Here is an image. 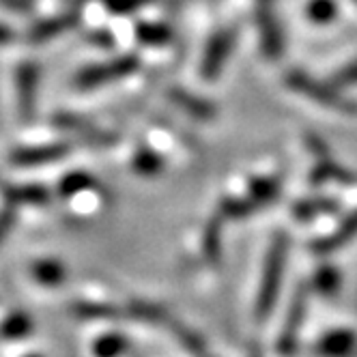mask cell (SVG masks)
Wrapping results in <instances>:
<instances>
[{"instance_id": "6da1fadb", "label": "cell", "mask_w": 357, "mask_h": 357, "mask_svg": "<svg viewBox=\"0 0 357 357\" xmlns=\"http://www.w3.org/2000/svg\"><path fill=\"white\" fill-rule=\"evenodd\" d=\"M287 259H289V235L280 231L273 235L271 245L267 250V257H265L261 289H259V297H257V308H254L257 319H267L269 312L273 310L275 299L280 295V289H282Z\"/></svg>"}, {"instance_id": "7a4b0ae2", "label": "cell", "mask_w": 357, "mask_h": 357, "mask_svg": "<svg viewBox=\"0 0 357 357\" xmlns=\"http://www.w3.org/2000/svg\"><path fill=\"white\" fill-rule=\"evenodd\" d=\"M287 86L303 97L312 99L314 104L327 108V110H334V112H340V114H347V116H355L357 114V104L351 101L349 97H344L340 93L338 86H334L331 82H321V80H314L310 78L308 73H303L299 69H291L284 78Z\"/></svg>"}, {"instance_id": "3957f363", "label": "cell", "mask_w": 357, "mask_h": 357, "mask_svg": "<svg viewBox=\"0 0 357 357\" xmlns=\"http://www.w3.org/2000/svg\"><path fill=\"white\" fill-rule=\"evenodd\" d=\"M136 69H138V59L132 56V54H127V56H119V59H114L110 63H101V65H93V67L82 69L73 78V84L78 89H82V91H89V89H95V86H101V84L127 78V75H132Z\"/></svg>"}, {"instance_id": "277c9868", "label": "cell", "mask_w": 357, "mask_h": 357, "mask_svg": "<svg viewBox=\"0 0 357 357\" xmlns=\"http://www.w3.org/2000/svg\"><path fill=\"white\" fill-rule=\"evenodd\" d=\"M235 41H237V31L235 29L218 31L209 39L205 56H202V63H200L202 80H215L218 75L222 73L224 63L228 61V56H231L233 50H235Z\"/></svg>"}, {"instance_id": "5b68a950", "label": "cell", "mask_w": 357, "mask_h": 357, "mask_svg": "<svg viewBox=\"0 0 357 357\" xmlns=\"http://www.w3.org/2000/svg\"><path fill=\"white\" fill-rule=\"evenodd\" d=\"M305 308H308V291L305 287H299L297 293L291 299L289 312L282 325V334L278 338V353L280 355H293L297 351V342H299V331L305 319Z\"/></svg>"}, {"instance_id": "8992f818", "label": "cell", "mask_w": 357, "mask_h": 357, "mask_svg": "<svg viewBox=\"0 0 357 357\" xmlns=\"http://www.w3.org/2000/svg\"><path fill=\"white\" fill-rule=\"evenodd\" d=\"M17 84V106L24 121H33L35 104H37V89H39V67L35 63H24L15 71Z\"/></svg>"}, {"instance_id": "52a82bcc", "label": "cell", "mask_w": 357, "mask_h": 357, "mask_svg": "<svg viewBox=\"0 0 357 357\" xmlns=\"http://www.w3.org/2000/svg\"><path fill=\"white\" fill-rule=\"evenodd\" d=\"M259 31H261V47L269 61H278L284 52V37L280 29L278 17L271 11V3H259Z\"/></svg>"}, {"instance_id": "ba28073f", "label": "cell", "mask_w": 357, "mask_h": 357, "mask_svg": "<svg viewBox=\"0 0 357 357\" xmlns=\"http://www.w3.org/2000/svg\"><path fill=\"white\" fill-rule=\"evenodd\" d=\"M54 125L59 127V130L75 134L78 138L86 140L89 144H97V146H108V144H114V140H116L112 134L97 130L93 123L75 116V114H67V112H59L54 116Z\"/></svg>"}, {"instance_id": "9c48e42d", "label": "cell", "mask_w": 357, "mask_h": 357, "mask_svg": "<svg viewBox=\"0 0 357 357\" xmlns=\"http://www.w3.org/2000/svg\"><path fill=\"white\" fill-rule=\"evenodd\" d=\"M69 153L67 144H45V146H26L11 153V164L15 166H43L63 160Z\"/></svg>"}, {"instance_id": "30bf717a", "label": "cell", "mask_w": 357, "mask_h": 357, "mask_svg": "<svg viewBox=\"0 0 357 357\" xmlns=\"http://www.w3.org/2000/svg\"><path fill=\"white\" fill-rule=\"evenodd\" d=\"M314 155H317V164L310 172V185L319 188V185L329 183V181H338V183H353L355 181V176L347 168H342L336 160H331L327 149L314 153Z\"/></svg>"}, {"instance_id": "8fae6325", "label": "cell", "mask_w": 357, "mask_h": 357, "mask_svg": "<svg viewBox=\"0 0 357 357\" xmlns=\"http://www.w3.org/2000/svg\"><path fill=\"white\" fill-rule=\"evenodd\" d=\"M355 237H357V207L336 226L334 233H329V235L317 239L310 248L317 254H329V252H336V250L344 248Z\"/></svg>"}, {"instance_id": "7c38bea8", "label": "cell", "mask_w": 357, "mask_h": 357, "mask_svg": "<svg viewBox=\"0 0 357 357\" xmlns=\"http://www.w3.org/2000/svg\"><path fill=\"white\" fill-rule=\"evenodd\" d=\"M357 351V334L353 329H334L319 340L317 353L321 357H351Z\"/></svg>"}, {"instance_id": "4fadbf2b", "label": "cell", "mask_w": 357, "mask_h": 357, "mask_svg": "<svg viewBox=\"0 0 357 357\" xmlns=\"http://www.w3.org/2000/svg\"><path fill=\"white\" fill-rule=\"evenodd\" d=\"M340 209V202L336 198L329 196H312V198H303L293 205V218H297L299 222H310L317 220L321 215H329L336 213Z\"/></svg>"}, {"instance_id": "5bb4252c", "label": "cell", "mask_w": 357, "mask_h": 357, "mask_svg": "<svg viewBox=\"0 0 357 357\" xmlns=\"http://www.w3.org/2000/svg\"><path fill=\"white\" fill-rule=\"evenodd\" d=\"M168 97H170L183 112H188L190 116H194V119H198V121H211V119L215 116V106H213V104H209V101L200 99V97H196V95L185 93L183 89H170Z\"/></svg>"}, {"instance_id": "9a60e30c", "label": "cell", "mask_w": 357, "mask_h": 357, "mask_svg": "<svg viewBox=\"0 0 357 357\" xmlns=\"http://www.w3.org/2000/svg\"><path fill=\"white\" fill-rule=\"evenodd\" d=\"M31 275L35 278V282H39L43 287H61L67 278V269L63 263H59L54 259H41V261L33 263Z\"/></svg>"}, {"instance_id": "2e32d148", "label": "cell", "mask_w": 357, "mask_h": 357, "mask_svg": "<svg viewBox=\"0 0 357 357\" xmlns=\"http://www.w3.org/2000/svg\"><path fill=\"white\" fill-rule=\"evenodd\" d=\"M303 13L305 20L314 24V26H329V24L336 22L340 7L338 0H308L303 7Z\"/></svg>"}, {"instance_id": "e0dca14e", "label": "cell", "mask_w": 357, "mask_h": 357, "mask_svg": "<svg viewBox=\"0 0 357 357\" xmlns=\"http://www.w3.org/2000/svg\"><path fill=\"white\" fill-rule=\"evenodd\" d=\"M202 254L209 265H218L222 261V218L215 215L207 222L205 235H202Z\"/></svg>"}, {"instance_id": "ac0fdd59", "label": "cell", "mask_w": 357, "mask_h": 357, "mask_svg": "<svg viewBox=\"0 0 357 357\" xmlns=\"http://www.w3.org/2000/svg\"><path fill=\"white\" fill-rule=\"evenodd\" d=\"M75 24V15H61V17H50V20H43L39 24L31 29L29 33V39L33 43H43L47 39H52L56 35H61L63 31H67L69 26Z\"/></svg>"}, {"instance_id": "d6986e66", "label": "cell", "mask_w": 357, "mask_h": 357, "mask_svg": "<svg viewBox=\"0 0 357 357\" xmlns=\"http://www.w3.org/2000/svg\"><path fill=\"white\" fill-rule=\"evenodd\" d=\"M280 188L282 185H280L278 176H259L250 181L248 196L257 202V207H265L280 196Z\"/></svg>"}, {"instance_id": "ffe728a7", "label": "cell", "mask_w": 357, "mask_h": 357, "mask_svg": "<svg viewBox=\"0 0 357 357\" xmlns=\"http://www.w3.org/2000/svg\"><path fill=\"white\" fill-rule=\"evenodd\" d=\"M342 287V275L334 265H323L317 269L314 278H312V289L321 295V297H334Z\"/></svg>"}, {"instance_id": "44dd1931", "label": "cell", "mask_w": 357, "mask_h": 357, "mask_svg": "<svg viewBox=\"0 0 357 357\" xmlns=\"http://www.w3.org/2000/svg\"><path fill=\"white\" fill-rule=\"evenodd\" d=\"M5 198L11 205H45L47 190L41 185H22V188H5Z\"/></svg>"}, {"instance_id": "7402d4cb", "label": "cell", "mask_w": 357, "mask_h": 357, "mask_svg": "<svg viewBox=\"0 0 357 357\" xmlns=\"http://www.w3.org/2000/svg\"><path fill=\"white\" fill-rule=\"evenodd\" d=\"M31 331H33V321L26 312H11L0 323V338H5V340L26 338Z\"/></svg>"}, {"instance_id": "603a6c76", "label": "cell", "mask_w": 357, "mask_h": 357, "mask_svg": "<svg viewBox=\"0 0 357 357\" xmlns=\"http://www.w3.org/2000/svg\"><path fill=\"white\" fill-rule=\"evenodd\" d=\"M259 207L250 196H241V198H224L218 207V215L222 220H241L248 218L250 213H254Z\"/></svg>"}, {"instance_id": "cb8c5ba5", "label": "cell", "mask_w": 357, "mask_h": 357, "mask_svg": "<svg viewBox=\"0 0 357 357\" xmlns=\"http://www.w3.org/2000/svg\"><path fill=\"white\" fill-rule=\"evenodd\" d=\"M132 168L140 176H158L164 170V160H162L160 153H155V151L140 149L134 155V160H132Z\"/></svg>"}, {"instance_id": "d4e9b609", "label": "cell", "mask_w": 357, "mask_h": 357, "mask_svg": "<svg viewBox=\"0 0 357 357\" xmlns=\"http://www.w3.org/2000/svg\"><path fill=\"white\" fill-rule=\"evenodd\" d=\"M136 37L138 41L146 45H164L172 39V31L166 24H153V22H140L136 26Z\"/></svg>"}, {"instance_id": "484cf974", "label": "cell", "mask_w": 357, "mask_h": 357, "mask_svg": "<svg viewBox=\"0 0 357 357\" xmlns=\"http://www.w3.org/2000/svg\"><path fill=\"white\" fill-rule=\"evenodd\" d=\"M71 310L80 319H116V317H121L119 310L112 308V305L95 303V301H78L71 305Z\"/></svg>"}, {"instance_id": "4316f807", "label": "cell", "mask_w": 357, "mask_h": 357, "mask_svg": "<svg viewBox=\"0 0 357 357\" xmlns=\"http://www.w3.org/2000/svg\"><path fill=\"white\" fill-rule=\"evenodd\" d=\"M95 185L97 183H95V178L91 174H86V172H71L59 183V192H61L63 198H69V196H75V194H80V192L93 190Z\"/></svg>"}, {"instance_id": "83f0119b", "label": "cell", "mask_w": 357, "mask_h": 357, "mask_svg": "<svg viewBox=\"0 0 357 357\" xmlns=\"http://www.w3.org/2000/svg\"><path fill=\"white\" fill-rule=\"evenodd\" d=\"M130 317L144 321V323H166L168 321V312L160 305L151 303V301H132L130 303Z\"/></svg>"}, {"instance_id": "f1b7e54d", "label": "cell", "mask_w": 357, "mask_h": 357, "mask_svg": "<svg viewBox=\"0 0 357 357\" xmlns=\"http://www.w3.org/2000/svg\"><path fill=\"white\" fill-rule=\"evenodd\" d=\"M127 347H130V342L121 334H106L95 342L93 353L95 357H119L127 351Z\"/></svg>"}, {"instance_id": "f546056e", "label": "cell", "mask_w": 357, "mask_h": 357, "mask_svg": "<svg viewBox=\"0 0 357 357\" xmlns=\"http://www.w3.org/2000/svg\"><path fill=\"white\" fill-rule=\"evenodd\" d=\"M172 329H174V336L178 338V342L188 349V353H192L194 357H205V353H207L205 342H202V338L196 334V331H192L183 325H176V323L172 325Z\"/></svg>"}, {"instance_id": "4dcf8cb0", "label": "cell", "mask_w": 357, "mask_h": 357, "mask_svg": "<svg viewBox=\"0 0 357 357\" xmlns=\"http://www.w3.org/2000/svg\"><path fill=\"white\" fill-rule=\"evenodd\" d=\"M334 86H338L340 91L342 89H351V86H357V59L342 65L340 69H336L331 73V80H329Z\"/></svg>"}, {"instance_id": "1f68e13d", "label": "cell", "mask_w": 357, "mask_h": 357, "mask_svg": "<svg viewBox=\"0 0 357 357\" xmlns=\"http://www.w3.org/2000/svg\"><path fill=\"white\" fill-rule=\"evenodd\" d=\"M151 0H104V7L110 9L112 13H119V15H127L132 13L144 5H149Z\"/></svg>"}, {"instance_id": "d6a6232c", "label": "cell", "mask_w": 357, "mask_h": 357, "mask_svg": "<svg viewBox=\"0 0 357 357\" xmlns=\"http://www.w3.org/2000/svg\"><path fill=\"white\" fill-rule=\"evenodd\" d=\"M15 218H17L15 205H11V202H9V205H7L5 209H0V243H3V241L9 237V233L13 231Z\"/></svg>"}, {"instance_id": "836d02e7", "label": "cell", "mask_w": 357, "mask_h": 357, "mask_svg": "<svg viewBox=\"0 0 357 357\" xmlns=\"http://www.w3.org/2000/svg\"><path fill=\"white\" fill-rule=\"evenodd\" d=\"M9 41H13L11 29H7V26H3V24H0V45H5V43H9Z\"/></svg>"}, {"instance_id": "e575fe53", "label": "cell", "mask_w": 357, "mask_h": 357, "mask_svg": "<svg viewBox=\"0 0 357 357\" xmlns=\"http://www.w3.org/2000/svg\"><path fill=\"white\" fill-rule=\"evenodd\" d=\"M257 3H273V0H257Z\"/></svg>"}, {"instance_id": "d590c367", "label": "cell", "mask_w": 357, "mask_h": 357, "mask_svg": "<svg viewBox=\"0 0 357 357\" xmlns=\"http://www.w3.org/2000/svg\"><path fill=\"white\" fill-rule=\"evenodd\" d=\"M29 357H39V355H29Z\"/></svg>"}, {"instance_id": "8d00e7d4", "label": "cell", "mask_w": 357, "mask_h": 357, "mask_svg": "<svg viewBox=\"0 0 357 357\" xmlns=\"http://www.w3.org/2000/svg\"><path fill=\"white\" fill-rule=\"evenodd\" d=\"M353 3H355V5H357V0H353Z\"/></svg>"}]
</instances>
